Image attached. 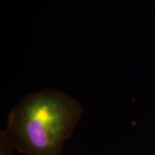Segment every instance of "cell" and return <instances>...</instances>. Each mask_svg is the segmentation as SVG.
I'll return each mask as SVG.
<instances>
[{
	"label": "cell",
	"instance_id": "1",
	"mask_svg": "<svg viewBox=\"0 0 155 155\" xmlns=\"http://www.w3.org/2000/svg\"><path fill=\"white\" fill-rule=\"evenodd\" d=\"M82 114V105L71 96L42 90L25 96L12 108L4 132L22 154L61 155Z\"/></svg>",
	"mask_w": 155,
	"mask_h": 155
},
{
	"label": "cell",
	"instance_id": "2",
	"mask_svg": "<svg viewBox=\"0 0 155 155\" xmlns=\"http://www.w3.org/2000/svg\"><path fill=\"white\" fill-rule=\"evenodd\" d=\"M15 148L11 145L10 140L4 131L0 133V155H14Z\"/></svg>",
	"mask_w": 155,
	"mask_h": 155
}]
</instances>
